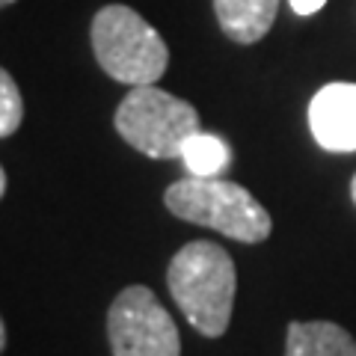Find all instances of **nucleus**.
Returning a JSON list of instances; mask_svg holds the SVG:
<instances>
[{"label":"nucleus","instance_id":"obj_10","mask_svg":"<svg viewBox=\"0 0 356 356\" xmlns=\"http://www.w3.org/2000/svg\"><path fill=\"white\" fill-rule=\"evenodd\" d=\"M24 119V98L18 92V83L6 69H0V140L13 137Z\"/></svg>","mask_w":356,"mask_h":356},{"label":"nucleus","instance_id":"obj_13","mask_svg":"<svg viewBox=\"0 0 356 356\" xmlns=\"http://www.w3.org/2000/svg\"><path fill=\"white\" fill-rule=\"evenodd\" d=\"M6 193V172H3V166H0V199H3Z\"/></svg>","mask_w":356,"mask_h":356},{"label":"nucleus","instance_id":"obj_5","mask_svg":"<svg viewBox=\"0 0 356 356\" xmlns=\"http://www.w3.org/2000/svg\"><path fill=\"white\" fill-rule=\"evenodd\" d=\"M113 356H181V339L172 315L152 288L128 285L107 312Z\"/></svg>","mask_w":356,"mask_h":356},{"label":"nucleus","instance_id":"obj_12","mask_svg":"<svg viewBox=\"0 0 356 356\" xmlns=\"http://www.w3.org/2000/svg\"><path fill=\"white\" fill-rule=\"evenodd\" d=\"M6 348V327H3V318H0V353Z\"/></svg>","mask_w":356,"mask_h":356},{"label":"nucleus","instance_id":"obj_8","mask_svg":"<svg viewBox=\"0 0 356 356\" xmlns=\"http://www.w3.org/2000/svg\"><path fill=\"white\" fill-rule=\"evenodd\" d=\"M285 356H356V341L330 321H294L288 324Z\"/></svg>","mask_w":356,"mask_h":356},{"label":"nucleus","instance_id":"obj_7","mask_svg":"<svg viewBox=\"0 0 356 356\" xmlns=\"http://www.w3.org/2000/svg\"><path fill=\"white\" fill-rule=\"evenodd\" d=\"M276 9H280V0H214L222 33L238 44L264 39L276 21Z\"/></svg>","mask_w":356,"mask_h":356},{"label":"nucleus","instance_id":"obj_6","mask_svg":"<svg viewBox=\"0 0 356 356\" xmlns=\"http://www.w3.org/2000/svg\"><path fill=\"white\" fill-rule=\"evenodd\" d=\"M309 128L321 149L356 152V83H327L309 104Z\"/></svg>","mask_w":356,"mask_h":356},{"label":"nucleus","instance_id":"obj_15","mask_svg":"<svg viewBox=\"0 0 356 356\" xmlns=\"http://www.w3.org/2000/svg\"><path fill=\"white\" fill-rule=\"evenodd\" d=\"M9 3H15V0H0V9H3V6H9Z\"/></svg>","mask_w":356,"mask_h":356},{"label":"nucleus","instance_id":"obj_2","mask_svg":"<svg viewBox=\"0 0 356 356\" xmlns=\"http://www.w3.org/2000/svg\"><path fill=\"white\" fill-rule=\"evenodd\" d=\"M163 205L178 220L196 222V226L214 229L220 235L241 243H261L270 235L273 222L264 205L247 187L226 178H193L166 187Z\"/></svg>","mask_w":356,"mask_h":356},{"label":"nucleus","instance_id":"obj_4","mask_svg":"<svg viewBox=\"0 0 356 356\" xmlns=\"http://www.w3.org/2000/svg\"><path fill=\"white\" fill-rule=\"evenodd\" d=\"M113 125L131 149L146 158L172 161L181 158L184 143L199 131V113L193 104L181 102L158 86H131V92L116 107Z\"/></svg>","mask_w":356,"mask_h":356},{"label":"nucleus","instance_id":"obj_9","mask_svg":"<svg viewBox=\"0 0 356 356\" xmlns=\"http://www.w3.org/2000/svg\"><path fill=\"white\" fill-rule=\"evenodd\" d=\"M181 161L187 166V172L193 178H220V172L232 161V149L226 146V140H220L217 134L196 131L181 149Z\"/></svg>","mask_w":356,"mask_h":356},{"label":"nucleus","instance_id":"obj_3","mask_svg":"<svg viewBox=\"0 0 356 356\" xmlns=\"http://www.w3.org/2000/svg\"><path fill=\"white\" fill-rule=\"evenodd\" d=\"M92 51L98 65L119 83L152 86L161 81L170 51L161 33L131 6L110 3L92 18Z\"/></svg>","mask_w":356,"mask_h":356},{"label":"nucleus","instance_id":"obj_14","mask_svg":"<svg viewBox=\"0 0 356 356\" xmlns=\"http://www.w3.org/2000/svg\"><path fill=\"white\" fill-rule=\"evenodd\" d=\"M350 199H353V205H356V175H353V181H350Z\"/></svg>","mask_w":356,"mask_h":356},{"label":"nucleus","instance_id":"obj_1","mask_svg":"<svg viewBox=\"0 0 356 356\" xmlns=\"http://www.w3.org/2000/svg\"><path fill=\"white\" fill-rule=\"evenodd\" d=\"M166 285L196 332L217 339L229 330L238 276L235 261L220 243L193 241L181 247L170 261Z\"/></svg>","mask_w":356,"mask_h":356},{"label":"nucleus","instance_id":"obj_11","mask_svg":"<svg viewBox=\"0 0 356 356\" xmlns=\"http://www.w3.org/2000/svg\"><path fill=\"white\" fill-rule=\"evenodd\" d=\"M288 3H291V9L297 15H315V13L324 9L327 0H288Z\"/></svg>","mask_w":356,"mask_h":356}]
</instances>
